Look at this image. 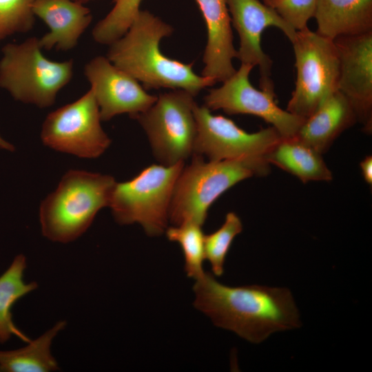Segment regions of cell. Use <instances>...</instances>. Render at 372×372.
Wrapping results in <instances>:
<instances>
[{
	"label": "cell",
	"mask_w": 372,
	"mask_h": 372,
	"mask_svg": "<svg viewBox=\"0 0 372 372\" xmlns=\"http://www.w3.org/2000/svg\"><path fill=\"white\" fill-rule=\"evenodd\" d=\"M84 74L94 93L103 121L122 114L134 118L149 109L158 97L147 92L136 79L103 56L88 61Z\"/></svg>",
	"instance_id": "obj_13"
},
{
	"label": "cell",
	"mask_w": 372,
	"mask_h": 372,
	"mask_svg": "<svg viewBox=\"0 0 372 372\" xmlns=\"http://www.w3.org/2000/svg\"><path fill=\"white\" fill-rule=\"evenodd\" d=\"M226 1L231 22L240 39L236 59L241 63L258 66L260 90L276 94L271 79L273 62L262 49V34L267 28L275 27L280 29L291 41L297 30L274 8L260 0Z\"/></svg>",
	"instance_id": "obj_12"
},
{
	"label": "cell",
	"mask_w": 372,
	"mask_h": 372,
	"mask_svg": "<svg viewBox=\"0 0 372 372\" xmlns=\"http://www.w3.org/2000/svg\"><path fill=\"white\" fill-rule=\"evenodd\" d=\"M32 10L49 28L39 39L41 48L46 50L75 48L92 20L90 9L73 0H35Z\"/></svg>",
	"instance_id": "obj_16"
},
{
	"label": "cell",
	"mask_w": 372,
	"mask_h": 372,
	"mask_svg": "<svg viewBox=\"0 0 372 372\" xmlns=\"http://www.w3.org/2000/svg\"><path fill=\"white\" fill-rule=\"evenodd\" d=\"M202 226L186 222L179 225L167 227L165 230L169 240L178 242L185 258V270L188 277L195 280L203 273L205 258L204 238Z\"/></svg>",
	"instance_id": "obj_22"
},
{
	"label": "cell",
	"mask_w": 372,
	"mask_h": 372,
	"mask_svg": "<svg viewBox=\"0 0 372 372\" xmlns=\"http://www.w3.org/2000/svg\"><path fill=\"white\" fill-rule=\"evenodd\" d=\"M73 1L81 3H84L90 1H94V0H73Z\"/></svg>",
	"instance_id": "obj_30"
},
{
	"label": "cell",
	"mask_w": 372,
	"mask_h": 372,
	"mask_svg": "<svg viewBox=\"0 0 372 372\" xmlns=\"http://www.w3.org/2000/svg\"><path fill=\"white\" fill-rule=\"evenodd\" d=\"M207 28V43L201 75L217 82L230 77L236 69L233 59L237 56L234 45L231 17L226 0H196Z\"/></svg>",
	"instance_id": "obj_15"
},
{
	"label": "cell",
	"mask_w": 372,
	"mask_h": 372,
	"mask_svg": "<svg viewBox=\"0 0 372 372\" xmlns=\"http://www.w3.org/2000/svg\"><path fill=\"white\" fill-rule=\"evenodd\" d=\"M26 267L25 256L18 254L0 276V344L6 342L12 335L25 342L30 340L14 324L11 312L17 300L38 287L36 282L27 283L23 280Z\"/></svg>",
	"instance_id": "obj_21"
},
{
	"label": "cell",
	"mask_w": 372,
	"mask_h": 372,
	"mask_svg": "<svg viewBox=\"0 0 372 372\" xmlns=\"http://www.w3.org/2000/svg\"><path fill=\"white\" fill-rule=\"evenodd\" d=\"M196 309L214 324L252 343H260L277 331L301 326L291 291L260 285L229 287L209 272L196 279Z\"/></svg>",
	"instance_id": "obj_1"
},
{
	"label": "cell",
	"mask_w": 372,
	"mask_h": 372,
	"mask_svg": "<svg viewBox=\"0 0 372 372\" xmlns=\"http://www.w3.org/2000/svg\"><path fill=\"white\" fill-rule=\"evenodd\" d=\"M142 0H114L107 15L93 28L92 37L100 44L110 45L123 36L138 15Z\"/></svg>",
	"instance_id": "obj_23"
},
{
	"label": "cell",
	"mask_w": 372,
	"mask_h": 372,
	"mask_svg": "<svg viewBox=\"0 0 372 372\" xmlns=\"http://www.w3.org/2000/svg\"><path fill=\"white\" fill-rule=\"evenodd\" d=\"M360 168L364 180L369 185L372 184V157L367 156L360 162Z\"/></svg>",
	"instance_id": "obj_27"
},
{
	"label": "cell",
	"mask_w": 372,
	"mask_h": 372,
	"mask_svg": "<svg viewBox=\"0 0 372 372\" xmlns=\"http://www.w3.org/2000/svg\"><path fill=\"white\" fill-rule=\"evenodd\" d=\"M0 149L12 152L14 151V147L0 135Z\"/></svg>",
	"instance_id": "obj_28"
},
{
	"label": "cell",
	"mask_w": 372,
	"mask_h": 372,
	"mask_svg": "<svg viewBox=\"0 0 372 372\" xmlns=\"http://www.w3.org/2000/svg\"><path fill=\"white\" fill-rule=\"evenodd\" d=\"M35 0H0V41L31 30L34 23Z\"/></svg>",
	"instance_id": "obj_25"
},
{
	"label": "cell",
	"mask_w": 372,
	"mask_h": 372,
	"mask_svg": "<svg viewBox=\"0 0 372 372\" xmlns=\"http://www.w3.org/2000/svg\"><path fill=\"white\" fill-rule=\"evenodd\" d=\"M261 1L262 3H264L267 6L273 8V5L276 0H261Z\"/></svg>",
	"instance_id": "obj_29"
},
{
	"label": "cell",
	"mask_w": 372,
	"mask_h": 372,
	"mask_svg": "<svg viewBox=\"0 0 372 372\" xmlns=\"http://www.w3.org/2000/svg\"><path fill=\"white\" fill-rule=\"evenodd\" d=\"M254 67L241 63L219 87L211 89L204 97L209 110H222L227 114H249L271 124L282 138L296 135L305 118L278 106L276 94L255 88L249 74Z\"/></svg>",
	"instance_id": "obj_11"
},
{
	"label": "cell",
	"mask_w": 372,
	"mask_h": 372,
	"mask_svg": "<svg viewBox=\"0 0 372 372\" xmlns=\"http://www.w3.org/2000/svg\"><path fill=\"white\" fill-rule=\"evenodd\" d=\"M184 165L185 162L152 164L129 180L116 182L109 206L116 222L138 223L149 236L165 232L175 184Z\"/></svg>",
	"instance_id": "obj_6"
},
{
	"label": "cell",
	"mask_w": 372,
	"mask_h": 372,
	"mask_svg": "<svg viewBox=\"0 0 372 372\" xmlns=\"http://www.w3.org/2000/svg\"><path fill=\"white\" fill-rule=\"evenodd\" d=\"M317 33L334 40L372 32V0H317Z\"/></svg>",
	"instance_id": "obj_18"
},
{
	"label": "cell",
	"mask_w": 372,
	"mask_h": 372,
	"mask_svg": "<svg viewBox=\"0 0 372 372\" xmlns=\"http://www.w3.org/2000/svg\"><path fill=\"white\" fill-rule=\"evenodd\" d=\"M116 181L112 176L71 169L41 203V232L48 240L68 243L81 236L97 213L109 207Z\"/></svg>",
	"instance_id": "obj_4"
},
{
	"label": "cell",
	"mask_w": 372,
	"mask_h": 372,
	"mask_svg": "<svg viewBox=\"0 0 372 372\" xmlns=\"http://www.w3.org/2000/svg\"><path fill=\"white\" fill-rule=\"evenodd\" d=\"M265 158L270 165L296 176L304 183L333 179L322 154L295 136L282 137Z\"/></svg>",
	"instance_id": "obj_19"
},
{
	"label": "cell",
	"mask_w": 372,
	"mask_h": 372,
	"mask_svg": "<svg viewBox=\"0 0 372 372\" xmlns=\"http://www.w3.org/2000/svg\"><path fill=\"white\" fill-rule=\"evenodd\" d=\"M39 39L7 43L0 60V87L17 101L39 108L52 105L59 92L72 79V59L54 61L44 56Z\"/></svg>",
	"instance_id": "obj_5"
},
{
	"label": "cell",
	"mask_w": 372,
	"mask_h": 372,
	"mask_svg": "<svg viewBox=\"0 0 372 372\" xmlns=\"http://www.w3.org/2000/svg\"><path fill=\"white\" fill-rule=\"evenodd\" d=\"M211 112L204 105H194L197 134L192 155L209 161L265 157L282 138L273 126L249 133L232 120Z\"/></svg>",
	"instance_id": "obj_10"
},
{
	"label": "cell",
	"mask_w": 372,
	"mask_h": 372,
	"mask_svg": "<svg viewBox=\"0 0 372 372\" xmlns=\"http://www.w3.org/2000/svg\"><path fill=\"white\" fill-rule=\"evenodd\" d=\"M291 42L295 55L296 79L286 110L306 118L338 90V53L333 40L308 27L297 30Z\"/></svg>",
	"instance_id": "obj_7"
},
{
	"label": "cell",
	"mask_w": 372,
	"mask_h": 372,
	"mask_svg": "<svg viewBox=\"0 0 372 372\" xmlns=\"http://www.w3.org/2000/svg\"><path fill=\"white\" fill-rule=\"evenodd\" d=\"M194 97L183 90L161 93L149 109L134 118L161 165L172 166L192 157L197 134Z\"/></svg>",
	"instance_id": "obj_8"
},
{
	"label": "cell",
	"mask_w": 372,
	"mask_h": 372,
	"mask_svg": "<svg viewBox=\"0 0 372 372\" xmlns=\"http://www.w3.org/2000/svg\"><path fill=\"white\" fill-rule=\"evenodd\" d=\"M317 0H276L273 8L296 30L307 27Z\"/></svg>",
	"instance_id": "obj_26"
},
{
	"label": "cell",
	"mask_w": 372,
	"mask_h": 372,
	"mask_svg": "<svg viewBox=\"0 0 372 372\" xmlns=\"http://www.w3.org/2000/svg\"><path fill=\"white\" fill-rule=\"evenodd\" d=\"M101 121L99 107L90 88L77 100L48 114L41 127V138L45 145L56 151L96 158L112 143Z\"/></svg>",
	"instance_id": "obj_9"
},
{
	"label": "cell",
	"mask_w": 372,
	"mask_h": 372,
	"mask_svg": "<svg viewBox=\"0 0 372 372\" xmlns=\"http://www.w3.org/2000/svg\"><path fill=\"white\" fill-rule=\"evenodd\" d=\"M66 327L65 320L53 327L23 347L0 351V372H51L59 369L51 352L56 336Z\"/></svg>",
	"instance_id": "obj_20"
},
{
	"label": "cell",
	"mask_w": 372,
	"mask_h": 372,
	"mask_svg": "<svg viewBox=\"0 0 372 372\" xmlns=\"http://www.w3.org/2000/svg\"><path fill=\"white\" fill-rule=\"evenodd\" d=\"M184 165L177 180L170 203L169 222L174 226L186 222L203 225L210 206L227 189L253 176L270 172L265 157H245L209 161L192 155Z\"/></svg>",
	"instance_id": "obj_3"
},
{
	"label": "cell",
	"mask_w": 372,
	"mask_h": 372,
	"mask_svg": "<svg viewBox=\"0 0 372 372\" xmlns=\"http://www.w3.org/2000/svg\"><path fill=\"white\" fill-rule=\"evenodd\" d=\"M358 122L347 98L337 90L306 118L295 136L322 154L346 130Z\"/></svg>",
	"instance_id": "obj_17"
},
{
	"label": "cell",
	"mask_w": 372,
	"mask_h": 372,
	"mask_svg": "<svg viewBox=\"0 0 372 372\" xmlns=\"http://www.w3.org/2000/svg\"><path fill=\"white\" fill-rule=\"evenodd\" d=\"M242 223L234 212L227 214L222 226L214 232L205 235V258L211 267L214 275L220 276L224 271L227 254L234 238L242 232Z\"/></svg>",
	"instance_id": "obj_24"
},
{
	"label": "cell",
	"mask_w": 372,
	"mask_h": 372,
	"mask_svg": "<svg viewBox=\"0 0 372 372\" xmlns=\"http://www.w3.org/2000/svg\"><path fill=\"white\" fill-rule=\"evenodd\" d=\"M173 32L171 25L141 10L126 33L109 45L106 57L141 82L145 90H183L196 96L216 82L196 74L194 63H183L163 54L161 41Z\"/></svg>",
	"instance_id": "obj_2"
},
{
	"label": "cell",
	"mask_w": 372,
	"mask_h": 372,
	"mask_svg": "<svg viewBox=\"0 0 372 372\" xmlns=\"http://www.w3.org/2000/svg\"><path fill=\"white\" fill-rule=\"evenodd\" d=\"M339 61L338 90L349 101L362 130L372 132V32L333 40Z\"/></svg>",
	"instance_id": "obj_14"
}]
</instances>
